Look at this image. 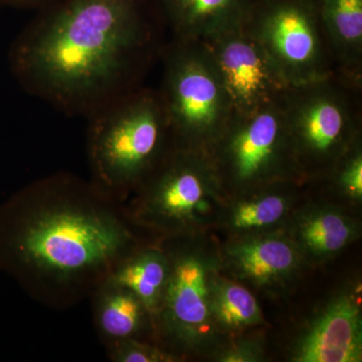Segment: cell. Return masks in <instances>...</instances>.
<instances>
[{
	"label": "cell",
	"instance_id": "cell-1",
	"mask_svg": "<svg viewBox=\"0 0 362 362\" xmlns=\"http://www.w3.org/2000/svg\"><path fill=\"white\" fill-rule=\"evenodd\" d=\"M134 226L92 182L57 173L0 207V270L40 301L68 306L138 249Z\"/></svg>",
	"mask_w": 362,
	"mask_h": 362
},
{
	"label": "cell",
	"instance_id": "cell-2",
	"mask_svg": "<svg viewBox=\"0 0 362 362\" xmlns=\"http://www.w3.org/2000/svg\"><path fill=\"white\" fill-rule=\"evenodd\" d=\"M158 37L137 0H69L18 35L9 61L28 92L89 116L139 87Z\"/></svg>",
	"mask_w": 362,
	"mask_h": 362
},
{
	"label": "cell",
	"instance_id": "cell-3",
	"mask_svg": "<svg viewBox=\"0 0 362 362\" xmlns=\"http://www.w3.org/2000/svg\"><path fill=\"white\" fill-rule=\"evenodd\" d=\"M89 117L92 183L122 204L175 146L160 95L139 86Z\"/></svg>",
	"mask_w": 362,
	"mask_h": 362
},
{
	"label": "cell",
	"instance_id": "cell-4",
	"mask_svg": "<svg viewBox=\"0 0 362 362\" xmlns=\"http://www.w3.org/2000/svg\"><path fill=\"white\" fill-rule=\"evenodd\" d=\"M361 88L335 71L286 90L281 105L305 182L325 180L361 142Z\"/></svg>",
	"mask_w": 362,
	"mask_h": 362
},
{
	"label": "cell",
	"instance_id": "cell-5",
	"mask_svg": "<svg viewBox=\"0 0 362 362\" xmlns=\"http://www.w3.org/2000/svg\"><path fill=\"white\" fill-rule=\"evenodd\" d=\"M133 194L124 207L130 221L168 239L218 223L228 199L206 154L175 145Z\"/></svg>",
	"mask_w": 362,
	"mask_h": 362
},
{
	"label": "cell",
	"instance_id": "cell-6",
	"mask_svg": "<svg viewBox=\"0 0 362 362\" xmlns=\"http://www.w3.org/2000/svg\"><path fill=\"white\" fill-rule=\"evenodd\" d=\"M160 95L175 146L206 153L233 114L207 45L173 40L161 52Z\"/></svg>",
	"mask_w": 362,
	"mask_h": 362
},
{
	"label": "cell",
	"instance_id": "cell-7",
	"mask_svg": "<svg viewBox=\"0 0 362 362\" xmlns=\"http://www.w3.org/2000/svg\"><path fill=\"white\" fill-rule=\"evenodd\" d=\"M228 197L282 181H302L281 101L233 112L206 152Z\"/></svg>",
	"mask_w": 362,
	"mask_h": 362
},
{
	"label": "cell",
	"instance_id": "cell-8",
	"mask_svg": "<svg viewBox=\"0 0 362 362\" xmlns=\"http://www.w3.org/2000/svg\"><path fill=\"white\" fill-rule=\"evenodd\" d=\"M243 28L290 86L337 71L320 13V0H256Z\"/></svg>",
	"mask_w": 362,
	"mask_h": 362
},
{
	"label": "cell",
	"instance_id": "cell-9",
	"mask_svg": "<svg viewBox=\"0 0 362 362\" xmlns=\"http://www.w3.org/2000/svg\"><path fill=\"white\" fill-rule=\"evenodd\" d=\"M163 247L169 273L165 291L154 322L175 349L185 354L214 349L220 338L211 315L209 281L220 259L194 237Z\"/></svg>",
	"mask_w": 362,
	"mask_h": 362
},
{
	"label": "cell",
	"instance_id": "cell-10",
	"mask_svg": "<svg viewBox=\"0 0 362 362\" xmlns=\"http://www.w3.org/2000/svg\"><path fill=\"white\" fill-rule=\"evenodd\" d=\"M204 42L216 62L235 113H251L282 100L290 85L243 26Z\"/></svg>",
	"mask_w": 362,
	"mask_h": 362
},
{
	"label": "cell",
	"instance_id": "cell-11",
	"mask_svg": "<svg viewBox=\"0 0 362 362\" xmlns=\"http://www.w3.org/2000/svg\"><path fill=\"white\" fill-rule=\"evenodd\" d=\"M220 259L235 278L263 290L278 289L291 282L305 263L285 228L233 238Z\"/></svg>",
	"mask_w": 362,
	"mask_h": 362
},
{
	"label": "cell",
	"instance_id": "cell-12",
	"mask_svg": "<svg viewBox=\"0 0 362 362\" xmlns=\"http://www.w3.org/2000/svg\"><path fill=\"white\" fill-rule=\"evenodd\" d=\"M294 362H361L362 313L358 297L341 292L330 300L295 342Z\"/></svg>",
	"mask_w": 362,
	"mask_h": 362
},
{
	"label": "cell",
	"instance_id": "cell-13",
	"mask_svg": "<svg viewBox=\"0 0 362 362\" xmlns=\"http://www.w3.org/2000/svg\"><path fill=\"white\" fill-rule=\"evenodd\" d=\"M302 181H282L228 197L220 218L233 238L284 228L296 211Z\"/></svg>",
	"mask_w": 362,
	"mask_h": 362
},
{
	"label": "cell",
	"instance_id": "cell-14",
	"mask_svg": "<svg viewBox=\"0 0 362 362\" xmlns=\"http://www.w3.org/2000/svg\"><path fill=\"white\" fill-rule=\"evenodd\" d=\"M305 262L335 258L358 238V225L330 204H313L295 211L285 226Z\"/></svg>",
	"mask_w": 362,
	"mask_h": 362
},
{
	"label": "cell",
	"instance_id": "cell-15",
	"mask_svg": "<svg viewBox=\"0 0 362 362\" xmlns=\"http://www.w3.org/2000/svg\"><path fill=\"white\" fill-rule=\"evenodd\" d=\"M256 0H160L173 40H206L242 28Z\"/></svg>",
	"mask_w": 362,
	"mask_h": 362
},
{
	"label": "cell",
	"instance_id": "cell-16",
	"mask_svg": "<svg viewBox=\"0 0 362 362\" xmlns=\"http://www.w3.org/2000/svg\"><path fill=\"white\" fill-rule=\"evenodd\" d=\"M320 13L338 73L362 84V0H320Z\"/></svg>",
	"mask_w": 362,
	"mask_h": 362
},
{
	"label": "cell",
	"instance_id": "cell-17",
	"mask_svg": "<svg viewBox=\"0 0 362 362\" xmlns=\"http://www.w3.org/2000/svg\"><path fill=\"white\" fill-rule=\"evenodd\" d=\"M168 273V257L163 247H138L110 272L104 282L129 290L154 320L165 291Z\"/></svg>",
	"mask_w": 362,
	"mask_h": 362
},
{
	"label": "cell",
	"instance_id": "cell-18",
	"mask_svg": "<svg viewBox=\"0 0 362 362\" xmlns=\"http://www.w3.org/2000/svg\"><path fill=\"white\" fill-rule=\"evenodd\" d=\"M93 294L97 328L108 344L132 338L139 339L152 318L133 293L104 282Z\"/></svg>",
	"mask_w": 362,
	"mask_h": 362
},
{
	"label": "cell",
	"instance_id": "cell-19",
	"mask_svg": "<svg viewBox=\"0 0 362 362\" xmlns=\"http://www.w3.org/2000/svg\"><path fill=\"white\" fill-rule=\"evenodd\" d=\"M211 315L220 332H233L258 325L263 312L256 298L244 285L223 277L218 268L209 281Z\"/></svg>",
	"mask_w": 362,
	"mask_h": 362
},
{
	"label": "cell",
	"instance_id": "cell-20",
	"mask_svg": "<svg viewBox=\"0 0 362 362\" xmlns=\"http://www.w3.org/2000/svg\"><path fill=\"white\" fill-rule=\"evenodd\" d=\"M338 194L350 202H361L362 199V145L357 143L325 178Z\"/></svg>",
	"mask_w": 362,
	"mask_h": 362
},
{
	"label": "cell",
	"instance_id": "cell-21",
	"mask_svg": "<svg viewBox=\"0 0 362 362\" xmlns=\"http://www.w3.org/2000/svg\"><path fill=\"white\" fill-rule=\"evenodd\" d=\"M108 354L115 362H170L178 358L175 354L136 338L108 344Z\"/></svg>",
	"mask_w": 362,
	"mask_h": 362
},
{
	"label": "cell",
	"instance_id": "cell-22",
	"mask_svg": "<svg viewBox=\"0 0 362 362\" xmlns=\"http://www.w3.org/2000/svg\"><path fill=\"white\" fill-rule=\"evenodd\" d=\"M262 342L259 340L245 338L230 343L218 350L214 361L221 362H258L264 359Z\"/></svg>",
	"mask_w": 362,
	"mask_h": 362
},
{
	"label": "cell",
	"instance_id": "cell-23",
	"mask_svg": "<svg viewBox=\"0 0 362 362\" xmlns=\"http://www.w3.org/2000/svg\"><path fill=\"white\" fill-rule=\"evenodd\" d=\"M6 1L13 2V4H28V2L35 1V0H6Z\"/></svg>",
	"mask_w": 362,
	"mask_h": 362
}]
</instances>
